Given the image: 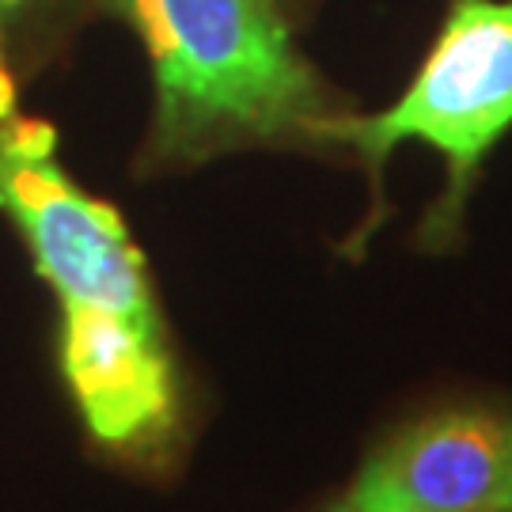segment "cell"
<instances>
[{"instance_id": "6", "label": "cell", "mask_w": 512, "mask_h": 512, "mask_svg": "<svg viewBox=\"0 0 512 512\" xmlns=\"http://www.w3.org/2000/svg\"><path fill=\"white\" fill-rule=\"evenodd\" d=\"M16 114V88H12V76L0 69V122H8Z\"/></svg>"}, {"instance_id": "5", "label": "cell", "mask_w": 512, "mask_h": 512, "mask_svg": "<svg viewBox=\"0 0 512 512\" xmlns=\"http://www.w3.org/2000/svg\"><path fill=\"white\" fill-rule=\"evenodd\" d=\"M61 368L99 444L152 452L175 429L179 391L164 327L61 311Z\"/></svg>"}, {"instance_id": "7", "label": "cell", "mask_w": 512, "mask_h": 512, "mask_svg": "<svg viewBox=\"0 0 512 512\" xmlns=\"http://www.w3.org/2000/svg\"><path fill=\"white\" fill-rule=\"evenodd\" d=\"M12 4H16V0H0V16H4V12L12 8Z\"/></svg>"}, {"instance_id": "4", "label": "cell", "mask_w": 512, "mask_h": 512, "mask_svg": "<svg viewBox=\"0 0 512 512\" xmlns=\"http://www.w3.org/2000/svg\"><path fill=\"white\" fill-rule=\"evenodd\" d=\"M334 512H512V414L456 403L395 429Z\"/></svg>"}, {"instance_id": "3", "label": "cell", "mask_w": 512, "mask_h": 512, "mask_svg": "<svg viewBox=\"0 0 512 512\" xmlns=\"http://www.w3.org/2000/svg\"><path fill=\"white\" fill-rule=\"evenodd\" d=\"M57 133L42 118L0 122V213L19 228L38 277L61 311L164 327L145 258L118 209L92 198L54 160Z\"/></svg>"}, {"instance_id": "1", "label": "cell", "mask_w": 512, "mask_h": 512, "mask_svg": "<svg viewBox=\"0 0 512 512\" xmlns=\"http://www.w3.org/2000/svg\"><path fill=\"white\" fill-rule=\"evenodd\" d=\"M141 38L156 84L152 156L198 164L228 148L315 141L330 114L277 0H103Z\"/></svg>"}, {"instance_id": "2", "label": "cell", "mask_w": 512, "mask_h": 512, "mask_svg": "<svg viewBox=\"0 0 512 512\" xmlns=\"http://www.w3.org/2000/svg\"><path fill=\"white\" fill-rule=\"evenodd\" d=\"M512 129V0H448V12L391 107L376 114L330 110L315 141L357 152L376 209H384V167L399 145H425L444 160V194L421 224L429 247L456 239L482 160Z\"/></svg>"}]
</instances>
